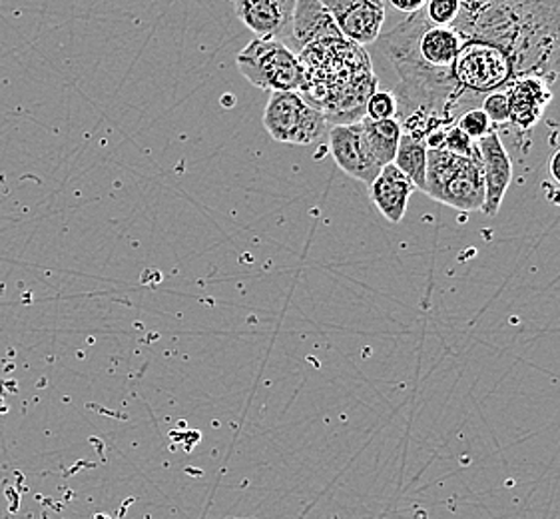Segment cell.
I'll return each mask as SVG.
<instances>
[{"label":"cell","mask_w":560,"mask_h":519,"mask_svg":"<svg viewBox=\"0 0 560 519\" xmlns=\"http://www.w3.org/2000/svg\"><path fill=\"white\" fill-rule=\"evenodd\" d=\"M425 194L455 210H482L485 181L481 162L463 159L445 150H429Z\"/></svg>","instance_id":"obj_3"},{"label":"cell","mask_w":560,"mask_h":519,"mask_svg":"<svg viewBox=\"0 0 560 519\" xmlns=\"http://www.w3.org/2000/svg\"><path fill=\"white\" fill-rule=\"evenodd\" d=\"M549 172L550 176H552V181L557 182L560 186V148L559 150H555V154L550 157Z\"/></svg>","instance_id":"obj_22"},{"label":"cell","mask_w":560,"mask_h":519,"mask_svg":"<svg viewBox=\"0 0 560 519\" xmlns=\"http://www.w3.org/2000/svg\"><path fill=\"white\" fill-rule=\"evenodd\" d=\"M324 4L349 43L363 48L382 36L385 4L380 0H324Z\"/></svg>","instance_id":"obj_7"},{"label":"cell","mask_w":560,"mask_h":519,"mask_svg":"<svg viewBox=\"0 0 560 519\" xmlns=\"http://www.w3.org/2000/svg\"><path fill=\"white\" fill-rule=\"evenodd\" d=\"M463 43L465 41L453 26H435L427 21L425 28L417 43V53L427 67L453 70Z\"/></svg>","instance_id":"obj_14"},{"label":"cell","mask_w":560,"mask_h":519,"mask_svg":"<svg viewBox=\"0 0 560 519\" xmlns=\"http://www.w3.org/2000/svg\"><path fill=\"white\" fill-rule=\"evenodd\" d=\"M363 136H365V142L370 148L371 157L375 159V162L385 169L393 164V160L397 157V148L401 142V136H404V126L401 120H382V123H375L370 120L368 116H363L359 120Z\"/></svg>","instance_id":"obj_15"},{"label":"cell","mask_w":560,"mask_h":519,"mask_svg":"<svg viewBox=\"0 0 560 519\" xmlns=\"http://www.w3.org/2000/svg\"><path fill=\"white\" fill-rule=\"evenodd\" d=\"M481 111L489 116V120L493 125L509 123V101H506L504 91L493 92V94L485 96L481 102Z\"/></svg>","instance_id":"obj_20"},{"label":"cell","mask_w":560,"mask_h":519,"mask_svg":"<svg viewBox=\"0 0 560 519\" xmlns=\"http://www.w3.org/2000/svg\"><path fill=\"white\" fill-rule=\"evenodd\" d=\"M234 11L258 38L281 41L292 31L295 0H236Z\"/></svg>","instance_id":"obj_10"},{"label":"cell","mask_w":560,"mask_h":519,"mask_svg":"<svg viewBox=\"0 0 560 519\" xmlns=\"http://www.w3.org/2000/svg\"><path fill=\"white\" fill-rule=\"evenodd\" d=\"M232 519H234V518H232Z\"/></svg>","instance_id":"obj_24"},{"label":"cell","mask_w":560,"mask_h":519,"mask_svg":"<svg viewBox=\"0 0 560 519\" xmlns=\"http://www.w3.org/2000/svg\"><path fill=\"white\" fill-rule=\"evenodd\" d=\"M453 79L460 92L477 104V99L504 91L513 80V62L509 55L487 43L465 41L453 65ZM479 106V104H477Z\"/></svg>","instance_id":"obj_5"},{"label":"cell","mask_w":560,"mask_h":519,"mask_svg":"<svg viewBox=\"0 0 560 519\" xmlns=\"http://www.w3.org/2000/svg\"><path fill=\"white\" fill-rule=\"evenodd\" d=\"M453 28L463 41L504 50L515 79L535 77L550 84L560 77V2H460Z\"/></svg>","instance_id":"obj_1"},{"label":"cell","mask_w":560,"mask_h":519,"mask_svg":"<svg viewBox=\"0 0 560 519\" xmlns=\"http://www.w3.org/2000/svg\"><path fill=\"white\" fill-rule=\"evenodd\" d=\"M305 72L302 94L324 114L327 125H353L365 116L377 77L361 46L346 38H329L298 53Z\"/></svg>","instance_id":"obj_2"},{"label":"cell","mask_w":560,"mask_h":519,"mask_svg":"<svg viewBox=\"0 0 560 519\" xmlns=\"http://www.w3.org/2000/svg\"><path fill=\"white\" fill-rule=\"evenodd\" d=\"M427 157H429V148L425 140H419L404 132L393 164L401 170L415 188L421 193H425L427 186Z\"/></svg>","instance_id":"obj_16"},{"label":"cell","mask_w":560,"mask_h":519,"mask_svg":"<svg viewBox=\"0 0 560 519\" xmlns=\"http://www.w3.org/2000/svg\"><path fill=\"white\" fill-rule=\"evenodd\" d=\"M329 152L337 166L348 176L371 186L380 176L382 166L371 157L370 148L359 123L329 128Z\"/></svg>","instance_id":"obj_8"},{"label":"cell","mask_w":560,"mask_h":519,"mask_svg":"<svg viewBox=\"0 0 560 519\" xmlns=\"http://www.w3.org/2000/svg\"><path fill=\"white\" fill-rule=\"evenodd\" d=\"M427 21L435 26H451L457 21L460 12V0H431L427 2Z\"/></svg>","instance_id":"obj_19"},{"label":"cell","mask_w":560,"mask_h":519,"mask_svg":"<svg viewBox=\"0 0 560 519\" xmlns=\"http://www.w3.org/2000/svg\"><path fill=\"white\" fill-rule=\"evenodd\" d=\"M264 126L281 145L310 147L322 140L327 120L300 92H271L264 111Z\"/></svg>","instance_id":"obj_6"},{"label":"cell","mask_w":560,"mask_h":519,"mask_svg":"<svg viewBox=\"0 0 560 519\" xmlns=\"http://www.w3.org/2000/svg\"><path fill=\"white\" fill-rule=\"evenodd\" d=\"M425 0H411V2H407V0H392L393 9L405 12L407 16H411V14H417V12L423 11V9H425Z\"/></svg>","instance_id":"obj_21"},{"label":"cell","mask_w":560,"mask_h":519,"mask_svg":"<svg viewBox=\"0 0 560 519\" xmlns=\"http://www.w3.org/2000/svg\"><path fill=\"white\" fill-rule=\"evenodd\" d=\"M481 150L482 181H485V206L481 212L497 216L501 210L504 194L513 182V160L504 148L501 135L493 130L477 142Z\"/></svg>","instance_id":"obj_9"},{"label":"cell","mask_w":560,"mask_h":519,"mask_svg":"<svg viewBox=\"0 0 560 519\" xmlns=\"http://www.w3.org/2000/svg\"><path fill=\"white\" fill-rule=\"evenodd\" d=\"M457 126H459L460 132H465L471 138L472 142H479L485 136L493 132V123L489 120L487 114L482 113L481 106L460 114L457 118Z\"/></svg>","instance_id":"obj_18"},{"label":"cell","mask_w":560,"mask_h":519,"mask_svg":"<svg viewBox=\"0 0 560 519\" xmlns=\"http://www.w3.org/2000/svg\"><path fill=\"white\" fill-rule=\"evenodd\" d=\"M542 188L547 191V196H549L550 200L560 206V188H552L550 184H542Z\"/></svg>","instance_id":"obj_23"},{"label":"cell","mask_w":560,"mask_h":519,"mask_svg":"<svg viewBox=\"0 0 560 519\" xmlns=\"http://www.w3.org/2000/svg\"><path fill=\"white\" fill-rule=\"evenodd\" d=\"M371 200L377 206L383 218L392 224L404 222L407 206L415 193V186L395 164L385 166L371 184Z\"/></svg>","instance_id":"obj_13"},{"label":"cell","mask_w":560,"mask_h":519,"mask_svg":"<svg viewBox=\"0 0 560 519\" xmlns=\"http://www.w3.org/2000/svg\"><path fill=\"white\" fill-rule=\"evenodd\" d=\"M237 68L261 91L302 92L305 82L300 57L283 41L256 38L237 55Z\"/></svg>","instance_id":"obj_4"},{"label":"cell","mask_w":560,"mask_h":519,"mask_svg":"<svg viewBox=\"0 0 560 519\" xmlns=\"http://www.w3.org/2000/svg\"><path fill=\"white\" fill-rule=\"evenodd\" d=\"M504 94L509 101V123L523 132L533 130L540 123L552 101L549 82L535 77L513 80Z\"/></svg>","instance_id":"obj_11"},{"label":"cell","mask_w":560,"mask_h":519,"mask_svg":"<svg viewBox=\"0 0 560 519\" xmlns=\"http://www.w3.org/2000/svg\"><path fill=\"white\" fill-rule=\"evenodd\" d=\"M329 38H343L337 28L334 16L327 11L324 2L319 0H298L293 11L292 31H290V45L298 55L305 46L329 41Z\"/></svg>","instance_id":"obj_12"},{"label":"cell","mask_w":560,"mask_h":519,"mask_svg":"<svg viewBox=\"0 0 560 519\" xmlns=\"http://www.w3.org/2000/svg\"><path fill=\"white\" fill-rule=\"evenodd\" d=\"M399 114V104L395 94L389 91H377L373 92L370 102H368V108H365V116L370 120L375 123H382V120H395Z\"/></svg>","instance_id":"obj_17"}]
</instances>
